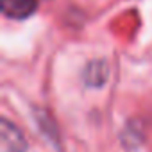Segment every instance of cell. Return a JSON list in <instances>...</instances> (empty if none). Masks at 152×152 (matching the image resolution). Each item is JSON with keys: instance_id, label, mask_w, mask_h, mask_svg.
<instances>
[{"instance_id": "6da1fadb", "label": "cell", "mask_w": 152, "mask_h": 152, "mask_svg": "<svg viewBox=\"0 0 152 152\" xmlns=\"http://www.w3.org/2000/svg\"><path fill=\"white\" fill-rule=\"evenodd\" d=\"M27 141L22 131L7 118L0 120V152H25Z\"/></svg>"}, {"instance_id": "7a4b0ae2", "label": "cell", "mask_w": 152, "mask_h": 152, "mask_svg": "<svg viewBox=\"0 0 152 152\" xmlns=\"http://www.w3.org/2000/svg\"><path fill=\"white\" fill-rule=\"evenodd\" d=\"M2 13L13 20H25L38 9V0H0Z\"/></svg>"}, {"instance_id": "3957f363", "label": "cell", "mask_w": 152, "mask_h": 152, "mask_svg": "<svg viewBox=\"0 0 152 152\" xmlns=\"http://www.w3.org/2000/svg\"><path fill=\"white\" fill-rule=\"evenodd\" d=\"M107 75H109L107 64H106L104 61H100V59H93V61H90V63L86 64L83 77H84V83H86L88 86L99 88V86H102V84L106 83Z\"/></svg>"}]
</instances>
